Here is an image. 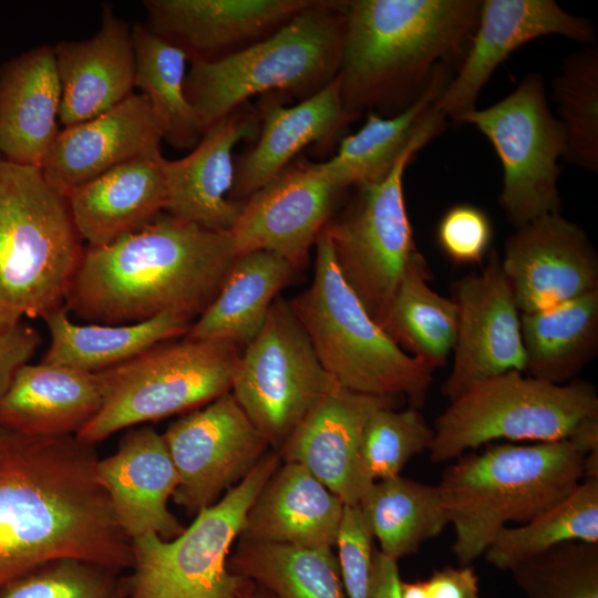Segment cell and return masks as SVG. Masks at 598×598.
I'll return each mask as SVG.
<instances>
[{
    "label": "cell",
    "instance_id": "6da1fadb",
    "mask_svg": "<svg viewBox=\"0 0 598 598\" xmlns=\"http://www.w3.org/2000/svg\"><path fill=\"white\" fill-rule=\"evenodd\" d=\"M95 445L0 426V589L54 559L132 568L131 539L96 477Z\"/></svg>",
    "mask_w": 598,
    "mask_h": 598
},
{
    "label": "cell",
    "instance_id": "7a4b0ae2",
    "mask_svg": "<svg viewBox=\"0 0 598 598\" xmlns=\"http://www.w3.org/2000/svg\"><path fill=\"white\" fill-rule=\"evenodd\" d=\"M238 256L229 231L163 212L111 244L85 246L64 307L99 324L136 323L163 313L195 321Z\"/></svg>",
    "mask_w": 598,
    "mask_h": 598
},
{
    "label": "cell",
    "instance_id": "3957f363",
    "mask_svg": "<svg viewBox=\"0 0 598 598\" xmlns=\"http://www.w3.org/2000/svg\"><path fill=\"white\" fill-rule=\"evenodd\" d=\"M481 2L344 1L346 33L336 78L348 123L363 113L399 114L441 72L460 66L477 27Z\"/></svg>",
    "mask_w": 598,
    "mask_h": 598
},
{
    "label": "cell",
    "instance_id": "277c9868",
    "mask_svg": "<svg viewBox=\"0 0 598 598\" xmlns=\"http://www.w3.org/2000/svg\"><path fill=\"white\" fill-rule=\"evenodd\" d=\"M585 456L566 439L495 444L454 460L437 485L456 559L472 563L508 523H527L568 496L582 481Z\"/></svg>",
    "mask_w": 598,
    "mask_h": 598
},
{
    "label": "cell",
    "instance_id": "5b68a950",
    "mask_svg": "<svg viewBox=\"0 0 598 598\" xmlns=\"http://www.w3.org/2000/svg\"><path fill=\"white\" fill-rule=\"evenodd\" d=\"M84 247L68 197L0 155V333L64 306Z\"/></svg>",
    "mask_w": 598,
    "mask_h": 598
},
{
    "label": "cell",
    "instance_id": "8992f818",
    "mask_svg": "<svg viewBox=\"0 0 598 598\" xmlns=\"http://www.w3.org/2000/svg\"><path fill=\"white\" fill-rule=\"evenodd\" d=\"M346 33L344 1L315 0L281 29L210 63H193L184 91L204 130L258 94L302 101L332 82Z\"/></svg>",
    "mask_w": 598,
    "mask_h": 598
},
{
    "label": "cell",
    "instance_id": "52a82bcc",
    "mask_svg": "<svg viewBox=\"0 0 598 598\" xmlns=\"http://www.w3.org/2000/svg\"><path fill=\"white\" fill-rule=\"evenodd\" d=\"M311 285L289 301L319 361L349 391L392 399L413 408L426 398L433 371L403 351L370 317L336 265L327 235L316 239Z\"/></svg>",
    "mask_w": 598,
    "mask_h": 598
},
{
    "label": "cell",
    "instance_id": "ba28073f",
    "mask_svg": "<svg viewBox=\"0 0 598 598\" xmlns=\"http://www.w3.org/2000/svg\"><path fill=\"white\" fill-rule=\"evenodd\" d=\"M240 353L226 341L184 337L101 371V406L75 435L95 445L123 429L208 404L230 392Z\"/></svg>",
    "mask_w": 598,
    "mask_h": 598
},
{
    "label": "cell",
    "instance_id": "9c48e42d",
    "mask_svg": "<svg viewBox=\"0 0 598 598\" xmlns=\"http://www.w3.org/2000/svg\"><path fill=\"white\" fill-rule=\"evenodd\" d=\"M594 417H598V395L591 384H554L508 371L451 401L435 420L430 460L454 461L495 440H566Z\"/></svg>",
    "mask_w": 598,
    "mask_h": 598
},
{
    "label": "cell",
    "instance_id": "30bf717a",
    "mask_svg": "<svg viewBox=\"0 0 598 598\" xmlns=\"http://www.w3.org/2000/svg\"><path fill=\"white\" fill-rule=\"evenodd\" d=\"M445 126L446 118L434 109L389 174L381 181L351 187L353 194L347 206L322 228L339 272L381 328L404 271L417 252L404 202V172L413 156Z\"/></svg>",
    "mask_w": 598,
    "mask_h": 598
},
{
    "label": "cell",
    "instance_id": "8fae6325",
    "mask_svg": "<svg viewBox=\"0 0 598 598\" xmlns=\"http://www.w3.org/2000/svg\"><path fill=\"white\" fill-rule=\"evenodd\" d=\"M280 464L278 451H269L177 537L147 534L132 539L128 598H235L244 578L228 569L231 546L248 509Z\"/></svg>",
    "mask_w": 598,
    "mask_h": 598
},
{
    "label": "cell",
    "instance_id": "7c38bea8",
    "mask_svg": "<svg viewBox=\"0 0 598 598\" xmlns=\"http://www.w3.org/2000/svg\"><path fill=\"white\" fill-rule=\"evenodd\" d=\"M341 388L324 370L289 301L277 297L258 334L245 347L230 392L278 451L301 421Z\"/></svg>",
    "mask_w": 598,
    "mask_h": 598
},
{
    "label": "cell",
    "instance_id": "4fadbf2b",
    "mask_svg": "<svg viewBox=\"0 0 598 598\" xmlns=\"http://www.w3.org/2000/svg\"><path fill=\"white\" fill-rule=\"evenodd\" d=\"M461 123L474 125L497 153L503 167L499 204L512 224L518 228L559 213L558 159L566 142L540 75H526L503 100L475 109Z\"/></svg>",
    "mask_w": 598,
    "mask_h": 598
},
{
    "label": "cell",
    "instance_id": "5bb4252c",
    "mask_svg": "<svg viewBox=\"0 0 598 598\" xmlns=\"http://www.w3.org/2000/svg\"><path fill=\"white\" fill-rule=\"evenodd\" d=\"M163 437L178 475L172 497L194 515L238 484L271 447L231 392L179 417Z\"/></svg>",
    "mask_w": 598,
    "mask_h": 598
},
{
    "label": "cell",
    "instance_id": "9a60e30c",
    "mask_svg": "<svg viewBox=\"0 0 598 598\" xmlns=\"http://www.w3.org/2000/svg\"><path fill=\"white\" fill-rule=\"evenodd\" d=\"M348 189L323 163L292 161L243 202L229 231L237 254L270 251L298 271Z\"/></svg>",
    "mask_w": 598,
    "mask_h": 598
},
{
    "label": "cell",
    "instance_id": "2e32d148",
    "mask_svg": "<svg viewBox=\"0 0 598 598\" xmlns=\"http://www.w3.org/2000/svg\"><path fill=\"white\" fill-rule=\"evenodd\" d=\"M453 292L457 307L454 362L441 388L451 401L485 380L526 370L520 312L498 255L491 252L483 271L460 279Z\"/></svg>",
    "mask_w": 598,
    "mask_h": 598
},
{
    "label": "cell",
    "instance_id": "e0dca14e",
    "mask_svg": "<svg viewBox=\"0 0 598 598\" xmlns=\"http://www.w3.org/2000/svg\"><path fill=\"white\" fill-rule=\"evenodd\" d=\"M561 35L594 45V24L566 12L553 0H484L477 27L455 74L434 109L455 122L474 111L496 68L520 45L543 35Z\"/></svg>",
    "mask_w": 598,
    "mask_h": 598
},
{
    "label": "cell",
    "instance_id": "ac0fdd59",
    "mask_svg": "<svg viewBox=\"0 0 598 598\" xmlns=\"http://www.w3.org/2000/svg\"><path fill=\"white\" fill-rule=\"evenodd\" d=\"M502 271L520 313L598 290V258L586 233L560 213L517 228L506 241Z\"/></svg>",
    "mask_w": 598,
    "mask_h": 598
},
{
    "label": "cell",
    "instance_id": "d6986e66",
    "mask_svg": "<svg viewBox=\"0 0 598 598\" xmlns=\"http://www.w3.org/2000/svg\"><path fill=\"white\" fill-rule=\"evenodd\" d=\"M315 0H146L145 24L182 50L187 61L210 63L270 37Z\"/></svg>",
    "mask_w": 598,
    "mask_h": 598
},
{
    "label": "cell",
    "instance_id": "ffe728a7",
    "mask_svg": "<svg viewBox=\"0 0 598 598\" xmlns=\"http://www.w3.org/2000/svg\"><path fill=\"white\" fill-rule=\"evenodd\" d=\"M260 121L248 103L207 126L192 152L164 159L165 213L203 227L230 231L243 202L228 198L234 183L233 150L240 141L255 142Z\"/></svg>",
    "mask_w": 598,
    "mask_h": 598
},
{
    "label": "cell",
    "instance_id": "44dd1931",
    "mask_svg": "<svg viewBox=\"0 0 598 598\" xmlns=\"http://www.w3.org/2000/svg\"><path fill=\"white\" fill-rule=\"evenodd\" d=\"M96 477L131 540L147 534L173 539L185 529L168 508L178 475L163 434L153 426L126 432L112 455L97 460Z\"/></svg>",
    "mask_w": 598,
    "mask_h": 598
},
{
    "label": "cell",
    "instance_id": "7402d4cb",
    "mask_svg": "<svg viewBox=\"0 0 598 598\" xmlns=\"http://www.w3.org/2000/svg\"><path fill=\"white\" fill-rule=\"evenodd\" d=\"M391 401L339 388L301 421L278 450L281 462L302 465L344 505H359L373 484L361 466L363 430L372 412Z\"/></svg>",
    "mask_w": 598,
    "mask_h": 598
},
{
    "label": "cell",
    "instance_id": "603a6c76",
    "mask_svg": "<svg viewBox=\"0 0 598 598\" xmlns=\"http://www.w3.org/2000/svg\"><path fill=\"white\" fill-rule=\"evenodd\" d=\"M162 141L147 99L132 93L106 112L60 130L40 168L69 197L103 173L161 150Z\"/></svg>",
    "mask_w": 598,
    "mask_h": 598
},
{
    "label": "cell",
    "instance_id": "cb8c5ba5",
    "mask_svg": "<svg viewBox=\"0 0 598 598\" xmlns=\"http://www.w3.org/2000/svg\"><path fill=\"white\" fill-rule=\"evenodd\" d=\"M53 50L61 85L59 121L64 127L91 120L134 93L132 28L111 7L104 8L93 37L60 41Z\"/></svg>",
    "mask_w": 598,
    "mask_h": 598
},
{
    "label": "cell",
    "instance_id": "d4e9b609",
    "mask_svg": "<svg viewBox=\"0 0 598 598\" xmlns=\"http://www.w3.org/2000/svg\"><path fill=\"white\" fill-rule=\"evenodd\" d=\"M256 112L260 130L255 145L235 163L228 195L234 202H244L269 183L303 147L333 137L348 124L337 78L292 106H285L272 93L265 94Z\"/></svg>",
    "mask_w": 598,
    "mask_h": 598
},
{
    "label": "cell",
    "instance_id": "484cf974",
    "mask_svg": "<svg viewBox=\"0 0 598 598\" xmlns=\"http://www.w3.org/2000/svg\"><path fill=\"white\" fill-rule=\"evenodd\" d=\"M343 508V502L307 468L283 462L248 509L238 538L333 548Z\"/></svg>",
    "mask_w": 598,
    "mask_h": 598
},
{
    "label": "cell",
    "instance_id": "4316f807",
    "mask_svg": "<svg viewBox=\"0 0 598 598\" xmlns=\"http://www.w3.org/2000/svg\"><path fill=\"white\" fill-rule=\"evenodd\" d=\"M164 159L161 150L135 157L85 183L68 197L85 246L111 244L165 212Z\"/></svg>",
    "mask_w": 598,
    "mask_h": 598
},
{
    "label": "cell",
    "instance_id": "83f0119b",
    "mask_svg": "<svg viewBox=\"0 0 598 598\" xmlns=\"http://www.w3.org/2000/svg\"><path fill=\"white\" fill-rule=\"evenodd\" d=\"M61 85L53 47L40 45L0 70V155L41 167L58 133Z\"/></svg>",
    "mask_w": 598,
    "mask_h": 598
},
{
    "label": "cell",
    "instance_id": "f1b7e54d",
    "mask_svg": "<svg viewBox=\"0 0 598 598\" xmlns=\"http://www.w3.org/2000/svg\"><path fill=\"white\" fill-rule=\"evenodd\" d=\"M101 403L96 373L28 362L17 370L0 399V426L29 436L75 435Z\"/></svg>",
    "mask_w": 598,
    "mask_h": 598
},
{
    "label": "cell",
    "instance_id": "f546056e",
    "mask_svg": "<svg viewBox=\"0 0 598 598\" xmlns=\"http://www.w3.org/2000/svg\"><path fill=\"white\" fill-rule=\"evenodd\" d=\"M297 270L266 250L239 255L218 295L184 336L246 347L261 330L271 305Z\"/></svg>",
    "mask_w": 598,
    "mask_h": 598
},
{
    "label": "cell",
    "instance_id": "4dcf8cb0",
    "mask_svg": "<svg viewBox=\"0 0 598 598\" xmlns=\"http://www.w3.org/2000/svg\"><path fill=\"white\" fill-rule=\"evenodd\" d=\"M50 346L42 362L99 373L125 362L146 349L185 336L193 320L175 313L127 324H78L65 307L43 318Z\"/></svg>",
    "mask_w": 598,
    "mask_h": 598
},
{
    "label": "cell",
    "instance_id": "1f68e13d",
    "mask_svg": "<svg viewBox=\"0 0 598 598\" xmlns=\"http://www.w3.org/2000/svg\"><path fill=\"white\" fill-rule=\"evenodd\" d=\"M529 377L565 384L594 357L598 344V290L520 313Z\"/></svg>",
    "mask_w": 598,
    "mask_h": 598
},
{
    "label": "cell",
    "instance_id": "d6a6232c",
    "mask_svg": "<svg viewBox=\"0 0 598 598\" xmlns=\"http://www.w3.org/2000/svg\"><path fill=\"white\" fill-rule=\"evenodd\" d=\"M430 269L417 251L401 279L382 329L431 371L445 365L454 349L457 307L429 285Z\"/></svg>",
    "mask_w": 598,
    "mask_h": 598
},
{
    "label": "cell",
    "instance_id": "836d02e7",
    "mask_svg": "<svg viewBox=\"0 0 598 598\" xmlns=\"http://www.w3.org/2000/svg\"><path fill=\"white\" fill-rule=\"evenodd\" d=\"M359 507L379 550L395 560L416 553L450 524L439 485L401 475L374 482Z\"/></svg>",
    "mask_w": 598,
    "mask_h": 598
},
{
    "label": "cell",
    "instance_id": "e575fe53",
    "mask_svg": "<svg viewBox=\"0 0 598 598\" xmlns=\"http://www.w3.org/2000/svg\"><path fill=\"white\" fill-rule=\"evenodd\" d=\"M454 73L452 69L441 72L420 99L396 115L368 114L362 127L343 138L337 154L323 162L326 167L348 188L384 178L427 123Z\"/></svg>",
    "mask_w": 598,
    "mask_h": 598
},
{
    "label": "cell",
    "instance_id": "d590c367",
    "mask_svg": "<svg viewBox=\"0 0 598 598\" xmlns=\"http://www.w3.org/2000/svg\"><path fill=\"white\" fill-rule=\"evenodd\" d=\"M233 575L275 598H348L333 548H309L239 539L228 557Z\"/></svg>",
    "mask_w": 598,
    "mask_h": 598
},
{
    "label": "cell",
    "instance_id": "8d00e7d4",
    "mask_svg": "<svg viewBox=\"0 0 598 598\" xmlns=\"http://www.w3.org/2000/svg\"><path fill=\"white\" fill-rule=\"evenodd\" d=\"M135 80L152 109L162 140L177 150H193L203 128L184 91L186 54L145 24L132 28Z\"/></svg>",
    "mask_w": 598,
    "mask_h": 598
},
{
    "label": "cell",
    "instance_id": "74e56055",
    "mask_svg": "<svg viewBox=\"0 0 598 598\" xmlns=\"http://www.w3.org/2000/svg\"><path fill=\"white\" fill-rule=\"evenodd\" d=\"M570 542L598 544L597 478H584L568 496L532 520L503 528L483 555L493 567L511 570Z\"/></svg>",
    "mask_w": 598,
    "mask_h": 598
},
{
    "label": "cell",
    "instance_id": "f35d334b",
    "mask_svg": "<svg viewBox=\"0 0 598 598\" xmlns=\"http://www.w3.org/2000/svg\"><path fill=\"white\" fill-rule=\"evenodd\" d=\"M557 118L565 134L563 159L598 171V50L588 45L563 60L553 81Z\"/></svg>",
    "mask_w": 598,
    "mask_h": 598
},
{
    "label": "cell",
    "instance_id": "ab89813d",
    "mask_svg": "<svg viewBox=\"0 0 598 598\" xmlns=\"http://www.w3.org/2000/svg\"><path fill=\"white\" fill-rule=\"evenodd\" d=\"M433 437V427L416 408L379 406L369 416L361 440L360 458L365 477L374 483L399 476L414 455L430 448Z\"/></svg>",
    "mask_w": 598,
    "mask_h": 598
},
{
    "label": "cell",
    "instance_id": "60d3db41",
    "mask_svg": "<svg viewBox=\"0 0 598 598\" xmlns=\"http://www.w3.org/2000/svg\"><path fill=\"white\" fill-rule=\"evenodd\" d=\"M509 571L527 598H598V544L564 543Z\"/></svg>",
    "mask_w": 598,
    "mask_h": 598
},
{
    "label": "cell",
    "instance_id": "b9f144b4",
    "mask_svg": "<svg viewBox=\"0 0 598 598\" xmlns=\"http://www.w3.org/2000/svg\"><path fill=\"white\" fill-rule=\"evenodd\" d=\"M0 598H128L127 578L78 558L43 563L0 589Z\"/></svg>",
    "mask_w": 598,
    "mask_h": 598
},
{
    "label": "cell",
    "instance_id": "7bdbcfd3",
    "mask_svg": "<svg viewBox=\"0 0 598 598\" xmlns=\"http://www.w3.org/2000/svg\"><path fill=\"white\" fill-rule=\"evenodd\" d=\"M373 539L359 505H344L334 547L348 598H368Z\"/></svg>",
    "mask_w": 598,
    "mask_h": 598
},
{
    "label": "cell",
    "instance_id": "ee69618b",
    "mask_svg": "<svg viewBox=\"0 0 598 598\" xmlns=\"http://www.w3.org/2000/svg\"><path fill=\"white\" fill-rule=\"evenodd\" d=\"M492 236L488 216L468 204L447 209L436 229L439 246L457 265L481 264L488 251Z\"/></svg>",
    "mask_w": 598,
    "mask_h": 598
},
{
    "label": "cell",
    "instance_id": "f6af8a7d",
    "mask_svg": "<svg viewBox=\"0 0 598 598\" xmlns=\"http://www.w3.org/2000/svg\"><path fill=\"white\" fill-rule=\"evenodd\" d=\"M41 343V333L24 322L0 333V399L17 370L30 362Z\"/></svg>",
    "mask_w": 598,
    "mask_h": 598
},
{
    "label": "cell",
    "instance_id": "bcb514c9",
    "mask_svg": "<svg viewBox=\"0 0 598 598\" xmlns=\"http://www.w3.org/2000/svg\"><path fill=\"white\" fill-rule=\"evenodd\" d=\"M424 585L429 598H480L478 577L467 565L435 570Z\"/></svg>",
    "mask_w": 598,
    "mask_h": 598
},
{
    "label": "cell",
    "instance_id": "7dc6e473",
    "mask_svg": "<svg viewBox=\"0 0 598 598\" xmlns=\"http://www.w3.org/2000/svg\"><path fill=\"white\" fill-rule=\"evenodd\" d=\"M398 560L374 550L368 598H401Z\"/></svg>",
    "mask_w": 598,
    "mask_h": 598
},
{
    "label": "cell",
    "instance_id": "c3c4849f",
    "mask_svg": "<svg viewBox=\"0 0 598 598\" xmlns=\"http://www.w3.org/2000/svg\"><path fill=\"white\" fill-rule=\"evenodd\" d=\"M235 598H275L267 589L244 578L243 586Z\"/></svg>",
    "mask_w": 598,
    "mask_h": 598
},
{
    "label": "cell",
    "instance_id": "681fc988",
    "mask_svg": "<svg viewBox=\"0 0 598 598\" xmlns=\"http://www.w3.org/2000/svg\"><path fill=\"white\" fill-rule=\"evenodd\" d=\"M401 598H429L424 581H401Z\"/></svg>",
    "mask_w": 598,
    "mask_h": 598
}]
</instances>
